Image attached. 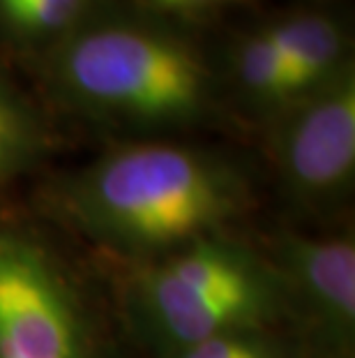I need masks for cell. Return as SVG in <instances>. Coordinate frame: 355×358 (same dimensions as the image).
Wrapping results in <instances>:
<instances>
[{"instance_id": "obj_10", "label": "cell", "mask_w": 355, "mask_h": 358, "mask_svg": "<svg viewBox=\"0 0 355 358\" xmlns=\"http://www.w3.org/2000/svg\"><path fill=\"white\" fill-rule=\"evenodd\" d=\"M88 0H12L0 5V19L24 37H49L70 30Z\"/></svg>"}, {"instance_id": "obj_1", "label": "cell", "mask_w": 355, "mask_h": 358, "mask_svg": "<svg viewBox=\"0 0 355 358\" xmlns=\"http://www.w3.org/2000/svg\"><path fill=\"white\" fill-rule=\"evenodd\" d=\"M247 187L226 159L173 143L111 150L67 187L72 217L127 252L183 248L243 208Z\"/></svg>"}, {"instance_id": "obj_8", "label": "cell", "mask_w": 355, "mask_h": 358, "mask_svg": "<svg viewBox=\"0 0 355 358\" xmlns=\"http://www.w3.org/2000/svg\"><path fill=\"white\" fill-rule=\"evenodd\" d=\"M291 74L296 97L321 88L344 70V35L330 17L291 14L263 28Z\"/></svg>"}, {"instance_id": "obj_2", "label": "cell", "mask_w": 355, "mask_h": 358, "mask_svg": "<svg viewBox=\"0 0 355 358\" xmlns=\"http://www.w3.org/2000/svg\"><path fill=\"white\" fill-rule=\"evenodd\" d=\"M54 79L83 109L137 125H183L210 100V72L190 44L153 28L104 24L72 33Z\"/></svg>"}, {"instance_id": "obj_13", "label": "cell", "mask_w": 355, "mask_h": 358, "mask_svg": "<svg viewBox=\"0 0 355 358\" xmlns=\"http://www.w3.org/2000/svg\"><path fill=\"white\" fill-rule=\"evenodd\" d=\"M155 5H160L162 10H173V12H199V10H210V7L229 5V3H240V0H153Z\"/></svg>"}, {"instance_id": "obj_4", "label": "cell", "mask_w": 355, "mask_h": 358, "mask_svg": "<svg viewBox=\"0 0 355 358\" xmlns=\"http://www.w3.org/2000/svg\"><path fill=\"white\" fill-rule=\"evenodd\" d=\"M277 129V162L305 201L342 194L355 171V79L351 70L293 100Z\"/></svg>"}, {"instance_id": "obj_11", "label": "cell", "mask_w": 355, "mask_h": 358, "mask_svg": "<svg viewBox=\"0 0 355 358\" xmlns=\"http://www.w3.org/2000/svg\"><path fill=\"white\" fill-rule=\"evenodd\" d=\"M40 132L24 100L0 81V176L17 171L35 153Z\"/></svg>"}, {"instance_id": "obj_6", "label": "cell", "mask_w": 355, "mask_h": 358, "mask_svg": "<svg viewBox=\"0 0 355 358\" xmlns=\"http://www.w3.org/2000/svg\"><path fill=\"white\" fill-rule=\"evenodd\" d=\"M282 262L312 310L339 335L355 326V245L349 238L286 236Z\"/></svg>"}, {"instance_id": "obj_9", "label": "cell", "mask_w": 355, "mask_h": 358, "mask_svg": "<svg viewBox=\"0 0 355 358\" xmlns=\"http://www.w3.org/2000/svg\"><path fill=\"white\" fill-rule=\"evenodd\" d=\"M236 67L240 83L254 100L263 104H291L296 100L291 74L266 30L249 35L240 44Z\"/></svg>"}, {"instance_id": "obj_12", "label": "cell", "mask_w": 355, "mask_h": 358, "mask_svg": "<svg viewBox=\"0 0 355 358\" xmlns=\"http://www.w3.org/2000/svg\"><path fill=\"white\" fill-rule=\"evenodd\" d=\"M169 358H282V352L259 329H252L208 338L171 352Z\"/></svg>"}, {"instance_id": "obj_5", "label": "cell", "mask_w": 355, "mask_h": 358, "mask_svg": "<svg viewBox=\"0 0 355 358\" xmlns=\"http://www.w3.org/2000/svg\"><path fill=\"white\" fill-rule=\"evenodd\" d=\"M268 278V271L247 250L213 234L203 236L173 250L164 262L155 264L139 278V317L143 322L180 303Z\"/></svg>"}, {"instance_id": "obj_3", "label": "cell", "mask_w": 355, "mask_h": 358, "mask_svg": "<svg viewBox=\"0 0 355 358\" xmlns=\"http://www.w3.org/2000/svg\"><path fill=\"white\" fill-rule=\"evenodd\" d=\"M0 358H95L65 273L17 231H0Z\"/></svg>"}, {"instance_id": "obj_14", "label": "cell", "mask_w": 355, "mask_h": 358, "mask_svg": "<svg viewBox=\"0 0 355 358\" xmlns=\"http://www.w3.org/2000/svg\"><path fill=\"white\" fill-rule=\"evenodd\" d=\"M7 3H12V0H0V5H7Z\"/></svg>"}, {"instance_id": "obj_7", "label": "cell", "mask_w": 355, "mask_h": 358, "mask_svg": "<svg viewBox=\"0 0 355 358\" xmlns=\"http://www.w3.org/2000/svg\"><path fill=\"white\" fill-rule=\"evenodd\" d=\"M273 285V278H268L201 296L143 319V326L169 354L217 335L259 329V322L275 306Z\"/></svg>"}]
</instances>
